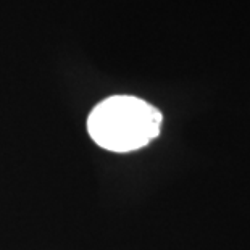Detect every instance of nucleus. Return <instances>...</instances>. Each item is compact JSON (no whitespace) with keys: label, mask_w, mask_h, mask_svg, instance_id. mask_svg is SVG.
<instances>
[{"label":"nucleus","mask_w":250,"mask_h":250,"mask_svg":"<svg viewBox=\"0 0 250 250\" xmlns=\"http://www.w3.org/2000/svg\"><path fill=\"white\" fill-rule=\"evenodd\" d=\"M162 113L146 100L115 95L99 104L87 118L94 142L111 152L137 150L160 132Z\"/></svg>","instance_id":"f257e3e1"}]
</instances>
